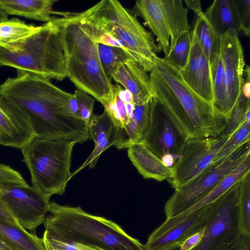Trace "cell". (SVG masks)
<instances>
[{"label": "cell", "mask_w": 250, "mask_h": 250, "mask_svg": "<svg viewBox=\"0 0 250 250\" xmlns=\"http://www.w3.org/2000/svg\"><path fill=\"white\" fill-rule=\"evenodd\" d=\"M240 182L210 205L203 236L192 250H250V237L240 224Z\"/></svg>", "instance_id": "obj_8"}, {"label": "cell", "mask_w": 250, "mask_h": 250, "mask_svg": "<svg viewBox=\"0 0 250 250\" xmlns=\"http://www.w3.org/2000/svg\"><path fill=\"white\" fill-rule=\"evenodd\" d=\"M220 54L224 65L225 102L222 116L226 122L240 94L244 83L245 62L238 34L228 30L221 36Z\"/></svg>", "instance_id": "obj_12"}, {"label": "cell", "mask_w": 250, "mask_h": 250, "mask_svg": "<svg viewBox=\"0 0 250 250\" xmlns=\"http://www.w3.org/2000/svg\"><path fill=\"white\" fill-rule=\"evenodd\" d=\"M240 24V32L250 36V0H234Z\"/></svg>", "instance_id": "obj_38"}, {"label": "cell", "mask_w": 250, "mask_h": 250, "mask_svg": "<svg viewBox=\"0 0 250 250\" xmlns=\"http://www.w3.org/2000/svg\"><path fill=\"white\" fill-rule=\"evenodd\" d=\"M131 12L144 21L151 33L156 38L157 46L167 57L170 46V34L167 17L161 6L160 0H140L135 2Z\"/></svg>", "instance_id": "obj_19"}, {"label": "cell", "mask_w": 250, "mask_h": 250, "mask_svg": "<svg viewBox=\"0 0 250 250\" xmlns=\"http://www.w3.org/2000/svg\"><path fill=\"white\" fill-rule=\"evenodd\" d=\"M148 73L136 62L130 60L119 66L111 79L130 92L135 105H140L153 97Z\"/></svg>", "instance_id": "obj_17"}, {"label": "cell", "mask_w": 250, "mask_h": 250, "mask_svg": "<svg viewBox=\"0 0 250 250\" xmlns=\"http://www.w3.org/2000/svg\"><path fill=\"white\" fill-rule=\"evenodd\" d=\"M2 197L8 210L24 229L35 233L44 223L49 211L50 197L32 186H13L2 189Z\"/></svg>", "instance_id": "obj_11"}, {"label": "cell", "mask_w": 250, "mask_h": 250, "mask_svg": "<svg viewBox=\"0 0 250 250\" xmlns=\"http://www.w3.org/2000/svg\"><path fill=\"white\" fill-rule=\"evenodd\" d=\"M98 51L104 71L110 80L112 75L122 64L130 60L134 61L124 49L120 47L98 43Z\"/></svg>", "instance_id": "obj_29"}, {"label": "cell", "mask_w": 250, "mask_h": 250, "mask_svg": "<svg viewBox=\"0 0 250 250\" xmlns=\"http://www.w3.org/2000/svg\"><path fill=\"white\" fill-rule=\"evenodd\" d=\"M69 108L71 113L75 117L80 119L78 105L74 95L70 100Z\"/></svg>", "instance_id": "obj_43"}, {"label": "cell", "mask_w": 250, "mask_h": 250, "mask_svg": "<svg viewBox=\"0 0 250 250\" xmlns=\"http://www.w3.org/2000/svg\"><path fill=\"white\" fill-rule=\"evenodd\" d=\"M64 48L67 77L78 88L103 106L114 98V84L105 75L93 26L83 12H54Z\"/></svg>", "instance_id": "obj_3"}, {"label": "cell", "mask_w": 250, "mask_h": 250, "mask_svg": "<svg viewBox=\"0 0 250 250\" xmlns=\"http://www.w3.org/2000/svg\"><path fill=\"white\" fill-rule=\"evenodd\" d=\"M87 141L82 137L35 136L21 149L33 186L51 197L62 195L72 178L70 171L74 146Z\"/></svg>", "instance_id": "obj_6"}, {"label": "cell", "mask_w": 250, "mask_h": 250, "mask_svg": "<svg viewBox=\"0 0 250 250\" xmlns=\"http://www.w3.org/2000/svg\"><path fill=\"white\" fill-rule=\"evenodd\" d=\"M153 102L150 127L138 142L145 145L160 158L170 154L178 160L185 142L153 100Z\"/></svg>", "instance_id": "obj_13"}, {"label": "cell", "mask_w": 250, "mask_h": 250, "mask_svg": "<svg viewBox=\"0 0 250 250\" xmlns=\"http://www.w3.org/2000/svg\"><path fill=\"white\" fill-rule=\"evenodd\" d=\"M114 90L113 100L104 105V110L111 118L119 137L120 132L125 128L130 119L127 112L125 103L119 97L114 85Z\"/></svg>", "instance_id": "obj_32"}, {"label": "cell", "mask_w": 250, "mask_h": 250, "mask_svg": "<svg viewBox=\"0 0 250 250\" xmlns=\"http://www.w3.org/2000/svg\"><path fill=\"white\" fill-rule=\"evenodd\" d=\"M42 239L46 250H103L89 245L62 238L45 230Z\"/></svg>", "instance_id": "obj_33"}, {"label": "cell", "mask_w": 250, "mask_h": 250, "mask_svg": "<svg viewBox=\"0 0 250 250\" xmlns=\"http://www.w3.org/2000/svg\"><path fill=\"white\" fill-rule=\"evenodd\" d=\"M191 47L190 32L185 33L177 40L172 50L164 59L178 70L186 65L190 54Z\"/></svg>", "instance_id": "obj_30"}, {"label": "cell", "mask_w": 250, "mask_h": 250, "mask_svg": "<svg viewBox=\"0 0 250 250\" xmlns=\"http://www.w3.org/2000/svg\"><path fill=\"white\" fill-rule=\"evenodd\" d=\"M73 95L50 79L21 71L0 85V105L24 118L35 136L82 137L88 140L87 125L70 111Z\"/></svg>", "instance_id": "obj_1"}, {"label": "cell", "mask_w": 250, "mask_h": 250, "mask_svg": "<svg viewBox=\"0 0 250 250\" xmlns=\"http://www.w3.org/2000/svg\"><path fill=\"white\" fill-rule=\"evenodd\" d=\"M241 92L246 99H250V68L248 65L244 68V83Z\"/></svg>", "instance_id": "obj_41"}, {"label": "cell", "mask_w": 250, "mask_h": 250, "mask_svg": "<svg viewBox=\"0 0 250 250\" xmlns=\"http://www.w3.org/2000/svg\"><path fill=\"white\" fill-rule=\"evenodd\" d=\"M89 139L94 143V147L84 163L74 172L72 177L85 167L92 168L96 165L101 154L111 146L118 143V133L107 113L104 111L99 115L93 114L87 124Z\"/></svg>", "instance_id": "obj_18"}, {"label": "cell", "mask_w": 250, "mask_h": 250, "mask_svg": "<svg viewBox=\"0 0 250 250\" xmlns=\"http://www.w3.org/2000/svg\"><path fill=\"white\" fill-rule=\"evenodd\" d=\"M56 0H0V8L7 15L23 17L48 22L54 14L52 7Z\"/></svg>", "instance_id": "obj_23"}, {"label": "cell", "mask_w": 250, "mask_h": 250, "mask_svg": "<svg viewBox=\"0 0 250 250\" xmlns=\"http://www.w3.org/2000/svg\"><path fill=\"white\" fill-rule=\"evenodd\" d=\"M250 155L224 177L215 186L187 210L166 219L152 233L159 234L181 222L196 211L211 204L250 173Z\"/></svg>", "instance_id": "obj_16"}, {"label": "cell", "mask_w": 250, "mask_h": 250, "mask_svg": "<svg viewBox=\"0 0 250 250\" xmlns=\"http://www.w3.org/2000/svg\"><path fill=\"white\" fill-rule=\"evenodd\" d=\"M184 2L188 9L193 11L196 16L203 14L202 10L201 3L200 0H184Z\"/></svg>", "instance_id": "obj_42"}, {"label": "cell", "mask_w": 250, "mask_h": 250, "mask_svg": "<svg viewBox=\"0 0 250 250\" xmlns=\"http://www.w3.org/2000/svg\"><path fill=\"white\" fill-rule=\"evenodd\" d=\"M191 30L195 34L201 48L211 65L220 55L221 36L210 24L204 13L196 16Z\"/></svg>", "instance_id": "obj_26"}, {"label": "cell", "mask_w": 250, "mask_h": 250, "mask_svg": "<svg viewBox=\"0 0 250 250\" xmlns=\"http://www.w3.org/2000/svg\"><path fill=\"white\" fill-rule=\"evenodd\" d=\"M26 185L28 183L20 173L9 166L0 163V188Z\"/></svg>", "instance_id": "obj_37"}, {"label": "cell", "mask_w": 250, "mask_h": 250, "mask_svg": "<svg viewBox=\"0 0 250 250\" xmlns=\"http://www.w3.org/2000/svg\"><path fill=\"white\" fill-rule=\"evenodd\" d=\"M204 15L219 35L228 30L239 35L240 24L234 0H214Z\"/></svg>", "instance_id": "obj_22"}, {"label": "cell", "mask_w": 250, "mask_h": 250, "mask_svg": "<svg viewBox=\"0 0 250 250\" xmlns=\"http://www.w3.org/2000/svg\"><path fill=\"white\" fill-rule=\"evenodd\" d=\"M250 155L249 142L222 162L211 165L189 183L175 190L165 205L166 219L175 216L192 206Z\"/></svg>", "instance_id": "obj_9"}, {"label": "cell", "mask_w": 250, "mask_h": 250, "mask_svg": "<svg viewBox=\"0 0 250 250\" xmlns=\"http://www.w3.org/2000/svg\"><path fill=\"white\" fill-rule=\"evenodd\" d=\"M2 66L50 80L62 81L67 77L61 33L53 17L20 43L15 50L0 46V66Z\"/></svg>", "instance_id": "obj_5"}, {"label": "cell", "mask_w": 250, "mask_h": 250, "mask_svg": "<svg viewBox=\"0 0 250 250\" xmlns=\"http://www.w3.org/2000/svg\"><path fill=\"white\" fill-rule=\"evenodd\" d=\"M0 188V217H1L10 223L18 226H21L16 220L13 217L5 205L2 197V189Z\"/></svg>", "instance_id": "obj_40"}, {"label": "cell", "mask_w": 250, "mask_h": 250, "mask_svg": "<svg viewBox=\"0 0 250 250\" xmlns=\"http://www.w3.org/2000/svg\"><path fill=\"white\" fill-rule=\"evenodd\" d=\"M150 73L153 100L179 136L190 139L216 137L226 128V120L185 83L179 70L157 57Z\"/></svg>", "instance_id": "obj_2"}, {"label": "cell", "mask_w": 250, "mask_h": 250, "mask_svg": "<svg viewBox=\"0 0 250 250\" xmlns=\"http://www.w3.org/2000/svg\"><path fill=\"white\" fill-rule=\"evenodd\" d=\"M127 156L138 172L145 179L158 182L167 180L172 168L165 166L160 158L141 143H136L127 148Z\"/></svg>", "instance_id": "obj_21"}, {"label": "cell", "mask_w": 250, "mask_h": 250, "mask_svg": "<svg viewBox=\"0 0 250 250\" xmlns=\"http://www.w3.org/2000/svg\"><path fill=\"white\" fill-rule=\"evenodd\" d=\"M229 136L222 133L216 137L185 141L180 158L171 167V175L167 179L174 190L186 186L210 166Z\"/></svg>", "instance_id": "obj_10"}, {"label": "cell", "mask_w": 250, "mask_h": 250, "mask_svg": "<svg viewBox=\"0 0 250 250\" xmlns=\"http://www.w3.org/2000/svg\"><path fill=\"white\" fill-rule=\"evenodd\" d=\"M50 214L44 225L62 238L89 245L103 250H146L144 245L126 233L118 225L81 207L50 203Z\"/></svg>", "instance_id": "obj_4"}, {"label": "cell", "mask_w": 250, "mask_h": 250, "mask_svg": "<svg viewBox=\"0 0 250 250\" xmlns=\"http://www.w3.org/2000/svg\"><path fill=\"white\" fill-rule=\"evenodd\" d=\"M209 207L196 211L159 234L151 233L144 245L146 250H174L180 248L187 239L205 227Z\"/></svg>", "instance_id": "obj_15"}, {"label": "cell", "mask_w": 250, "mask_h": 250, "mask_svg": "<svg viewBox=\"0 0 250 250\" xmlns=\"http://www.w3.org/2000/svg\"><path fill=\"white\" fill-rule=\"evenodd\" d=\"M8 20V15L0 8V22Z\"/></svg>", "instance_id": "obj_45"}, {"label": "cell", "mask_w": 250, "mask_h": 250, "mask_svg": "<svg viewBox=\"0 0 250 250\" xmlns=\"http://www.w3.org/2000/svg\"><path fill=\"white\" fill-rule=\"evenodd\" d=\"M250 122L245 120L230 135L215 156L211 165H217L229 158L237 149L250 142Z\"/></svg>", "instance_id": "obj_28"}, {"label": "cell", "mask_w": 250, "mask_h": 250, "mask_svg": "<svg viewBox=\"0 0 250 250\" xmlns=\"http://www.w3.org/2000/svg\"><path fill=\"white\" fill-rule=\"evenodd\" d=\"M35 136L24 118L0 105V145L21 149Z\"/></svg>", "instance_id": "obj_20"}, {"label": "cell", "mask_w": 250, "mask_h": 250, "mask_svg": "<svg viewBox=\"0 0 250 250\" xmlns=\"http://www.w3.org/2000/svg\"><path fill=\"white\" fill-rule=\"evenodd\" d=\"M41 27L27 24L16 18L0 22V46L14 50L20 43L37 32Z\"/></svg>", "instance_id": "obj_27"}, {"label": "cell", "mask_w": 250, "mask_h": 250, "mask_svg": "<svg viewBox=\"0 0 250 250\" xmlns=\"http://www.w3.org/2000/svg\"><path fill=\"white\" fill-rule=\"evenodd\" d=\"M250 108V99H246L241 91L226 122L224 134L230 135L245 121L246 111Z\"/></svg>", "instance_id": "obj_34"}, {"label": "cell", "mask_w": 250, "mask_h": 250, "mask_svg": "<svg viewBox=\"0 0 250 250\" xmlns=\"http://www.w3.org/2000/svg\"><path fill=\"white\" fill-rule=\"evenodd\" d=\"M0 250H14L9 245L0 240Z\"/></svg>", "instance_id": "obj_44"}, {"label": "cell", "mask_w": 250, "mask_h": 250, "mask_svg": "<svg viewBox=\"0 0 250 250\" xmlns=\"http://www.w3.org/2000/svg\"><path fill=\"white\" fill-rule=\"evenodd\" d=\"M153 108L152 98L145 104L135 105L133 120L139 130L142 138L150 127L152 118Z\"/></svg>", "instance_id": "obj_35"}, {"label": "cell", "mask_w": 250, "mask_h": 250, "mask_svg": "<svg viewBox=\"0 0 250 250\" xmlns=\"http://www.w3.org/2000/svg\"><path fill=\"white\" fill-rule=\"evenodd\" d=\"M74 95L78 105L80 119L87 125L93 114L95 100L89 95L79 90H75Z\"/></svg>", "instance_id": "obj_36"}, {"label": "cell", "mask_w": 250, "mask_h": 250, "mask_svg": "<svg viewBox=\"0 0 250 250\" xmlns=\"http://www.w3.org/2000/svg\"><path fill=\"white\" fill-rule=\"evenodd\" d=\"M190 32L191 47L189 58L185 66L179 72L185 83L192 91L212 104L214 97L210 65L195 34L191 30Z\"/></svg>", "instance_id": "obj_14"}, {"label": "cell", "mask_w": 250, "mask_h": 250, "mask_svg": "<svg viewBox=\"0 0 250 250\" xmlns=\"http://www.w3.org/2000/svg\"><path fill=\"white\" fill-rule=\"evenodd\" d=\"M0 240L14 250H46L42 238L0 217Z\"/></svg>", "instance_id": "obj_24"}, {"label": "cell", "mask_w": 250, "mask_h": 250, "mask_svg": "<svg viewBox=\"0 0 250 250\" xmlns=\"http://www.w3.org/2000/svg\"><path fill=\"white\" fill-rule=\"evenodd\" d=\"M160 3L168 20L170 34L169 53L178 38L191 30L188 20V9L184 6L182 0H160Z\"/></svg>", "instance_id": "obj_25"}, {"label": "cell", "mask_w": 250, "mask_h": 250, "mask_svg": "<svg viewBox=\"0 0 250 250\" xmlns=\"http://www.w3.org/2000/svg\"><path fill=\"white\" fill-rule=\"evenodd\" d=\"M205 228L187 239L180 247V250H192L196 247L202 239Z\"/></svg>", "instance_id": "obj_39"}, {"label": "cell", "mask_w": 250, "mask_h": 250, "mask_svg": "<svg viewBox=\"0 0 250 250\" xmlns=\"http://www.w3.org/2000/svg\"><path fill=\"white\" fill-rule=\"evenodd\" d=\"M238 208L240 224L242 232L250 237V175L240 183Z\"/></svg>", "instance_id": "obj_31"}, {"label": "cell", "mask_w": 250, "mask_h": 250, "mask_svg": "<svg viewBox=\"0 0 250 250\" xmlns=\"http://www.w3.org/2000/svg\"><path fill=\"white\" fill-rule=\"evenodd\" d=\"M83 12L98 28L114 38L147 72L151 71L161 50L153 34L130 11L118 0H103Z\"/></svg>", "instance_id": "obj_7"}]
</instances>
